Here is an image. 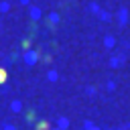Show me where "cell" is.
<instances>
[{
    "label": "cell",
    "mask_w": 130,
    "mask_h": 130,
    "mask_svg": "<svg viewBox=\"0 0 130 130\" xmlns=\"http://www.w3.org/2000/svg\"><path fill=\"white\" fill-rule=\"evenodd\" d=\"M4 79H6V73H4V71H2V69H0V83H2V81H4Z\"/></svg>",
    "instance_id": "cell-1"
}]
</instances>
